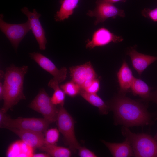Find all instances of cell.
<instances>
[{
    "label": "cell",
    "instance_id": "6da1fadb",
    "mask_svg": "<svg viewBox=\"0 0 157 157\" xmlns=\"http://www.w3.org/2000/svg\"><path fill=\"white\" fill-rule=\"evenodd\" d=\"M113 112L115 124L126 127L144 126L151 124L152 116L142 103L120 94L107 105Z\"/></svg>",
    "mask_w": 157,
    "mask_h": 157
},
{
    "label": "cell",
    "instance_id": "7a4b0ae2",
    "mask_svg": "<svg viewBox=\"0 0 157 157\" xmlns=\"http://www.w3.org/2000/svg\"><path fill=\"white\" fill-rule=\"evenodd\" d=\"M28 70L26 65L18 67L13 64L6 68L3 84V104L1 109L5 112L26 99L23 92V83Z\"/></svg>",
    "mask_w": 157,
    "mask_h": 157
},
{
    "label": "cell",
    "instance_id": "3957f363",
    "mask_svg": "<svg viewBox=\"0 0 157 157\" xmlns=\"http://www.w3.org/2000/svg\"><path fill=\"white\" fill-rule=\"evenodd\" d=\"M122 132L130 142L135 157H157V140L154 138L147 134L133 133L124 126Z\"/></svg>",
    "mask_w": 157,
    "mask_h": 157
},
{
    "label": "cell",
    "instance_id": "277c9868",
    "mask_svg": "<svg viewBox=\"0 0 157 157\" xmlns=\"http://www.w3.org/2000/svg\"><path fill=\"white\" fill-rule=\"evenodd\" d=\"M58 129L62 134L65 144L76 152L81 146L75 136L73 119L63 106L58 108L56 120Z\"/></svg>",
    "mask_w": 157,
    "mask_h": 157
},
{
    "label": "cell",
    "instance_id": "5b68a950",
    "mask_svg": "<svg viewBox=\"0 0 157 157\" xmlns=\"http://www.w3.org/2000/svg\"><path fill=\"white\" fill-rule=\"evenodd\" d=\"M50 124L44 118L19 117L12 119L7 115L0 126L1 128L7 129L14 128L43 133L47 131Z\"/></svg>",
    "mask_w": 157,
    "mask_h": 157
},
{
    "label": "cell",
    "instance_id": "8992f818",
    "mask_svg": "<svg viewBox=\"0 0 157 157\" xmlns=\"http://www.w3.org/2000/svg\"><path fill=\"white\" fill-rule=\"evenodd\" d=\"M3 15H0V28L10 42L16 51L23 39L31 30L28 20L26 22L20 24L7 23L3 20Z\"/></svg>",
    "mask_w": 157,
    "mask_h": 157
},
{
    "label": "cell",
    "instance_id": "52a82bcc",
    "mask_svg": "<svg viewBox=\"0 0 157 157\" xmlns=\"http://www.w3.org/2000/svg\"><path fill=\"white\" fill-rule=\"evenodd\" d=\"M96 6L92 10H89L87 14L91 17H95V25L103 22L109 18H115L117 16L124 17V11L116 7L113 3L105 0H97Z\"/></svg>",
    "mask_w": 157,
    "mask_h": 157
},
{
    "label": "cell",
    "instance_id": "ba28073f",
    "mask_svg": "<svg viewBox=\"0 0 157 157\" xmlns=\"http://www.w3.org/2000/svg\"><path fill=\"white\" fill-rule=\"evenodd\" d=\"M70 72L72 81L84 90L96 78V74L90 62L71 67Z\"/></svg>",
    "mask_w": 157,
    "mask_h": 157
},
{
    "label": "cell",
    "instance_id": "9c48e42d",
    "mask_svg": "<svg viewBox=\"0 0 157 157\" xmlns=\"http://www.w3.org/2000/svg\"><path fill=\"white\" fill-rule=\"evenodd\" d=\"M21 11L28 18L31 30L38 43L39 49L41 50H45L47 41L45 31L39 20L41 15L35 9H33L32 12L30 11L26 7L22 8Z\"/></svg>",
    "mask_w": 157,
    "mask_h": 157
},
{
    "label": "cell",
    "instance_id": "30bf717a",
    "mask_svg": "<svg viewBox=\"0 0 157 157\" xmlns=\"http://www.w3.org/2000/svg\"><path fill=\"white\" fill-rule=\"evenodd\" d=\"M29 56L42 68L51 74L53 77V78L59 84L66 79L67 69L66 67L58 69L50 60L40 53H30Z\"/></svg>",
    "mask_w": 157,
    "mask_h": 157
},
{
    "label": "cell",
    "instance_id": "8fae6325",
    "mask_svg": "<svg viewBox=\"0 0 157 157\" xmlns=\"http://www.w3.org/2000/svg\"><path fill=\"white\" fill-rule=\"evenodd\" d=\"M123 40L122 36L115 35L108 29L102 27L94 32L91 40H87L86 47L91 49L96 47L106 45L111 42H120Z\"/></svg>",
    "mask_w": 157,
    "mask_h": 157
},
{
    "label": "cell",
    "instance_id": "7c38bea8",
    "mask_svg": "<svg viewBox=\"0 0 157 157\" xmlns=\"http://www.w3.org/2000/svg\"><path fill=\"white\" fill-rule=\"evenodd\" d=\"M8 129L18 136L24 143L33 148L39 149L45 144L44 135L42 132L14 128Z\"/></svg>",
    "mask_w": 157,
    "mask_h": 157
},
{
    "label": "cell",
    "instance_id": "4fadbf2b",
    "mask_svg": "<svg viewBox=\"0 0 157 157\" xmlns=\"http://www.w3.org/2000/svg\"><path fill=\"white\" fill-rule=\"evenodd\" d=\"M127 53L131 58L133 68L140 76L149 65L157 60V57L140 53L133 47L129 49Z\"/></svg>",
    "mask_w": 157,
    "mask_h": 157
},
{
    "label": "cell",
    "instance_id": "5bb4252c",
    "mask_svg": "<svg viewBox=\"0 0 157 157\" xmlns=\"http://www.w3.org/2000/svg\"><path fill=\"white\" fill-rule=\"evenodd\" d=\"M120 87V94H125L131 89L134 77L132 71L124 60L117 74Z\"/></svg>",
    "mask_w": 157,
    "mask_h": 157
},
{
    "label": "cell",
    "instance_id": "9a60e30c",
    "mask_svg": "<svg viewBox=\"0 0 157 157\" xmlns=\"http://www.w3.org/2000/svg\"><path fill=\"white\" fill-rule=\"evenodd\" d=\"M102 142L109 149L113 156L128 157L135 156L131 147L126 139L122 143H112L102 140Z\"/></svg>",
    "mask_w": 157,
    "mask_h": 157
},
{
    "label": "cell",
    "instance_id": "2e32d148",
    "mask_svg": "<svg viewBox=\"0 0 157 157\" xmlns=\"http://www.w3.org/2000/svg\"><path fill=\"white\" fill-rule=\"evenodd\" d=\"M79 0H63L61 6L54 16L56 21H61L68 18L73 13L77 6Z\"/></svg>",
    "mask_w": 157,
    "mask_h": 157
},
{
    "label": "cell",
    "instance_id": "e0dca14e",
    "mask_svg": "<svg viewBox=\"0 0 157 157\" xmlns=\"http://www.w3.org/2000/svg\"><path fill=\"white\" fill-rule=\"evenodd\" d=\"M79 94L91 105L97 107L101 114L105 115L108 113L109 108L108 105L96 94L88 93L81 89Z\"/></svg>",
    "mask_w": 157,
    "mask_h": 157
},
{
    "label": "cell",
    "instance_id": "ac0fdd59",
    "mask_svg": "<svg viewBox=\"0 0 157 157\" xmlns=\"http://www.w3.org/2000/svg\"><path fill=\"white\" fill-rule=\"evenodd\" d=\"M130 89L134 95L138 96L146 100H149L151 93V88L142 80L134 77Z\"/></svg>",
    "mask_w": 157,
    "mask_h": 157
},
{
    "label": "cell",
    "instance_id": "d6986e66",
    "mask_svg": "<svg viewBox=\"0 0 157 157\" xmlns=\"http://www.w3.org/2000/svg\"><path fill=\"white\" fill-rule=\"evenodd\" d=\"M39 149L45 152L50 156L53 157H69L72 155L71 150L68 148L56 145L44 144Z\"/></svg>",
    "mask_w": 157,
    "mask_h": 157
},
{
    "label": "cell",
    "instance_id": "ffe728a7",
    "mask_svg": "<svg viewBox=\"0 0 157 157\" xmlns=\"http://www.w3.org/2000/svg\"><path fill=\"white\" fill-rule=\"evenodd\" d=\"M59 84L57 81L52 78L49 81L48 85L54 90V93L51 97L52 103L55 105L63 106L65 94L59 87Z\"/></svg>",
    "mask_w": 157,
    "mask_h": 157
},
{
    "label": "cell",
    "instance_id": "44dd1931",
    "mask_svg": "<svg viewBox=\"0 0 157 157\" xmlns=\"http://www.w3.org/2000/svg\"><path fill=\"white\" fill-rule=\"evenodd\" d=\"M52 103L51 97L44 89L42 88L30 104L29 107L36 111L39 108Z\"/></svg>",
    "mask_w": 157,
    "mask_h": 157
},
{
    "label": "cell",
    "instance_id": "7402d4cb",
    "mask_svg": "<svg viewBox=\"0 0 157 157\" xmlns=\"http://www.w3.org/2000/svg\"><path fill=\"white\" fill-rule=\"evenodd\" d=\"M60 87L65 94L72 97L79 94L81 90L80 86L72 81L61 85Z\"/></svg>",
    "mask_w": 157,
    "mask_h": 157
},
{
    "label": "cell",
    "instance_id": "603a6c76",
    "mask_svg": "<svg viewBox=\"0 0 157 157\" xmlns=\"http://www.w3.org/2000/svg\"><path fill=\"white\" fill-rule=\"evenodd\" d=\"M59 132L58 129L56 128L47 130L44 136L45 144L56 145L58 140Z\"/></svg>",
    "mask_w": 157,
    "mask_h": 157
},
{
    "label": "cell",
    "instance_id": "cb8c5ba5",
    "mask_svg": "<svg viewBox=\"0 0 157 157\" xmlns=\"http://www.w3.org/2000/svg\"><path fill=\"white\" fill-rule=\"evenodd\" d=\"M141 14L145 17L157 22V7L152 9L145 8L142 10Z\"/></svg>",
    "mask_w": 157,
    "mask_h": 157
},
{
    "label": "cell",
    "instance_id": "d4e9b609",
    "mask_svg": "<svg viewBox=\"0 0 157 157\" xmlns=\"http://www.w3.org/2000/svg\"><path fill=\"white\" fill-rule=\"evenodd\" d=\"M100 88L99 80L96 78L91 85L84 90L86 92L92 94H96Z\"/></svg>",
    "mask_w": 157,
    "mask_h": 157
},
{
    "label": "cell",
    "instance_id": "484cf974",
    "mask_svg": "<svg viewBox=\"0 0 157 157\" xmlns=\"http://www.w3.org/2000/svg\"><path fill=\"white\" fill-rule=\"evenodd\" d=\"M78 155L81 157H96L97 155L93 152L83 147L80 146L78 149Z\"/></svg>",
    "mask_w": 157,
    "mask_h": 157
},
{
    "label": "cell",
    "instance_id": "4316f807",
    "mask_svg": "<svg viewBox=\"0 0 157 157\" xmlns=\"http://www.w3.org/2000/svg\"><path fill=\"white\" fill-rule=\"evenodd\" d=\"M149 100L155 102L157 105V90L151 93Z\"/></svg>",
    "mask_w": 157,
    "mask_h": 157
},
{
    "label": "cell",
    "instance_id": "83f0119b",
    "mask_svg": "<svg viewBox=\"0 0 157 157\" xmlns=\"http://www.w3.org/2000/svg\"><path fill=\"white\" fill-rule=\"evenodd\" d=\"M31 157H50V156L47 153H38L33 154Z\"/></svg>",
    "mask_w": 157,
    "mask_h": 157
},
{
    "label": "cell",
    "instance_id": "f1b7e54d",
    "mask_svg": "<svg viewBox=\"0 0 157 157\" xmlns=\"http://www.w3.org/2000/svg\"><path fill=\"white\" fill-rule=\"evenodd\" d=\"M3 84L1 82L0 83V99L1 100L3 99Z\"/></svg>",
    "mask_w": 157,
    "mask_h": 157
},
{
    "label": "cell",
    "instance_id": "f546056e",
    "mask_svg": "<svg viewBox=\"0 0 157 157\" xmlns=\"http://www.w3.org/2000/svg\"><path fill=\"white\" fill-rule=\"evenodd\" d=\"M105 1L111 3H115L119 2H125L127 0H105Z\"/></svg>",
    "mask_w": 157,
    "mask_h": 157
},
{
    "label": "cell",
    "instance_id": "4dcf8cb0",
    "mask_svg": "<svg viewBox=\"0 0 157 157\" xmlns=\"http://www.w3.org/2000/svg\"><path fill=\"white\" fill-rule=\"evenodd\" d=\"M5 73L2 70H0V78L1 79L4 77Z\"/></svg>",
    "mask_w": 157,
    "mask_h": 157
},
{
    "label": "cell",
    "instance_id": "1f68e13d",
    "mask_svg": "<svg viewBox=\"0 0 157 157\" xmlns=\"http://www.w3.org/2000/svg\"><path fill=\"white\" fill-rule=\"evenodd\" d=\"M154 138L157 140V133L156 134Z\"/></svg>",
    "mask_w": 157,
    "mask_h": 157
}]
</instances>
